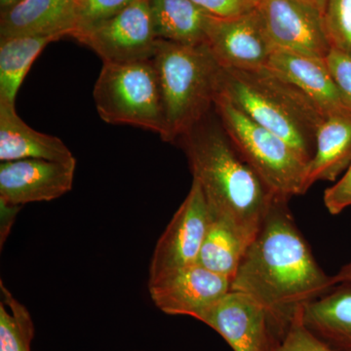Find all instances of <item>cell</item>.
<instances>
[{
  "mask_svg": "<svg viewBox=\"0 0 351 351\" xmlns=\"http://www.w3.org/2000/svg\"><path fill=\"white\" fill-rule=\"evenodd\" d=\"M137 1L138 0H77V22L71 38H75L76 34L110 19Z\"/></svg>",
  "mask_w": 351,
  "mask_h": 351,
  "instance_id": "obj_24",
  "label": "cell"
},
{
  "mask_svg": "<svg viewBox=\"0 0 351 351\" xmlns=\"http://www.w3.org/2000/svg\"><path fill=\"white\" fill-rule=\"evenodd\" d=\"M209 117L210 113L178 142L212 215L249 245L278 197L240 156L219 119L214 121Z\"/></svg>",
  "mask_w": 351,
  "mask_h": 351,
  "instance_id": "obj_2",
  "label": "cell"
},
{
  "mask_svg": "<svg viewBox=\"0 0 351 351\" xmlns=\"http://www.w3.org/2000/svg\"><path fill=\"white\" fill-rule=\"evenodd\" d=\"M248 244L211 213V221L201 246L197 263L232 281Z\"/></svg>",
  "mask_w": 351,
  "mask_h": 351,
  "instance_id": "obj_21",
  "label": "cell"
},
{
  "mask_svg": "<svg viewBox=\"0 0 351 351\" xmlns=\"http://www.w3.org/2000/svg\"><path fill=\"white\" fill-rule=\"evenodd\" d=\"M0 207H1V242L3 243L7 235H8L10 226H12L16 214L19 212L21 206L7 204L3 201H0Z\"/></svg>",
  "mask_w": 351,
  "mask_h": 351,
  "instance_id": "obj_29",
  "label": "cell"
},
{
  "mask_svg": "<svg viewBox=\"0 0 351 351\" xmlns=\"http://www.w3.org/2000/svg\"><path fill=\"white\" fill-rule=\"evenodd\" d=\"M157 38L182 44L206 43L211 16L191 0H149Z\"/></svg>",
  "mask_w": 351,
  "mask_h": 351,
  "instance_id": "obj_19",
  "label": "cell"
},
{
  "mask_svg": "<svg viewBox=\"0 0 351 351\" xmlns=\"http://www.w3.org/2000/svg\"><path fill=\"white\" fill-rule=\"evenodd\" d=\"M215 112L240 156L278 198L306 193L307 164L282 138L217 95Z\"/></svg>",
  "mask_w": 351,
  "mask_h": 351,
  "instance_id": "obj_5",
  "label": "cell"
},
{
  "mask_svg": "<svg viewBox=\"0 0 351 351\" xmlns=\"http://www.w3.org/2000/svg\"><path fill=\"white\" fill-rule=\"evenodd\" d=\"M103 63H133L154 58L157 38L149 0H138L110 19L76 34Z\"/></svg>",
  "mask_w": 351,
  "mask_h": 351,
  "instance_id": "obj_7",
  "label": "cell"
},
{
  "mask_svg": "<svg viewBox=\"0 0 351 351\" xmlns=\"http://www.w3.org/2000/svg\"><path fill=\"white\" fill-rule=\"evenodd\" d=\"M335 282L337 284H350L351 285V262L346 263L334 276Z\"/></svg>",
  "mask_w": 351,
  "mask_h": 351,
  "instance_id": "obj_30",
  "label": "cell"
},
{
  "mask_svg": "<svg viewBox=\"0 0 351 351\" xmlns=\"http://www.w3.org/2000/svg\"><path fill=\"white\" fill-rule=\"evenodd\" d=\"M277 50L325 59L331 50L323 15L302 0H262L258 8Z\"/></svg>",
  "mask_w": 351,
  "mask_h": 351,
  "instance_id": "obj_9",
  "label": "cell"
},
{
  "mask_svg": "<svg viewBox=\"0 0 351 351\" xmlns=\"http://www.w3.org/2000/svg\"><path fill=\"white\" fill-rule=\"evenodd\" d=\"M22 159L76 161L61 138L34 130L18 115L15 104L0 101V160Z\"/></svg>",
  "mask_w": 351,
  "mask_h": 351,
  "instance_id": "obj_16",
  "label": "cell"
},
{
  "mask_svg": "<svg viewBox=\"0 0 351 351\" xmlns=\"http://www.w3.org/2000/svg\"><path fill=\"white\" fill-rule=\"evenodd\" d=\"M288 201L274 200L230 285L267 311L280 339L301 307L338 285L316 262Z\"/></svg>",
  "mask_w": 351,
  "mask_h": 351,
  "instance_id": "obj_1",
  "label": "cell"
},
{
  "mask_svg": "<svg viewBox=\"0 0 351 351\" xmlns=\"http://www.w3.org/2000/svg\"><path fill=\"white\" fill-rule=\"evenodd\" d=\"M21 0H0V8L2 11H5L7 9L11 8L14 5L20 2Z\"/></svg>",
  "mask_w": 351,
  "mask_h": 351,
  "instance_id": "obj_32",
  "label": "cell"
},
{
  "mask_svg": "<svg viewBox=\"0 0 351 351\" xmlns=\"http://www.w3.org/2000/svg\"><path fill=\"white\" fill-rule=\"evenodd\" d=\"M306 3L311 4V6L315 7L317 10H319L321 14L324 13L325 6H326L327 0H302Z\"/></svg>",
  "mask_w": 351,
  "mask_h": 351,
  "instance_id": "obj_31",
  "label": "cell"
},
{
  "mask_svg": "<svg viewBox=\"0 0 351 351\" xmlns=\"http://www.w3.org/2000/svg\"><path fill=\"white\" fill-rule=\"evenodd\" d=\"M267 66L306 95L324 117L348 110L343 106L325 59L276 49Z\"/></svg>",
  "mask_w": 351,
  "mask_h": 351,
  "instance_id": "obj_15",
  "label": "cell"
},
{
  "mask_svg": "<svg viewBox=\"0 0 351 351\" xmlns=\"http://www.w3.org/2000/svg\"><path fill=\"white\" fill-rule=\"evenodd\" d=\"M351 164V112L327 115L316 134L315 152L307 164L306 189L316 182L336 181Z\"/></svg>",
  "mask_w": 351,
  "mask_h": 351,
  "instance_id": "obj_17",
  "label": "cell"
},
{
  "mask_svg": "<svg viewBox=\"0 0 351 351\" xmlns=\"http://www.w3.org/2000/svg\"><path fill=\"white\" fill-rule=\"evenodd\" d=\"M302 322L334 351H351V285L338 284L329 293L308 302Z\"/></svg>",
  "mask_w": 351,
  "mask_h": 351,
  "instance_id": "obj_18",
  "label": "cell"
},
{
  "mask_svg": "<svg viewBox=\"0 0 351 351\" xmlns=\"http://www.w3.org/2000/svg\"><path fill=\"white\" fill-rule=\"evenodd\" d=\"M135 351H137V350H135Z\"/></svg>",
  "mask_w": 351,
  "mask_h": 351,
  "instance_id": "obj_33",
  "label": "cell"
},
{
  "mask_svg": "<svg viewBox=\"0 0 351 351\" xmlns=\"http://www.w3.org/2000/svg\"><path fill=\"white\" fill-rule=\"evenodd\" d=\"M232 281L199 263L182 267L149 283L152 301L169 315L198 317L230 291Z\"/></svg>",
  "mask_w": 351,
  "mask_h": 351,
  "instance_id": "obj_11",
  "label": "cell"
},
{
  "mask_svg": "<svg viewBox=\"0 0 351 351\" xmlns=\"http://www.w3.org/2000/svg\"><path fill=\"white\" fill-rule=\"evenodd\" d=\"M323 21L331 48L351 56V0H327Z\"/></svg>",
  "mask_w": 351,
  "mask_h": 351,
  "instance_id": "obj_23",
  "label": "cell"
},
{
  "mask_svg": "<svg viewBox=\"0 0 351 351\" xmlns=\"http://www.w3.org/2000/svg\"><path fill=\"white\" fill-rule=\"evenodd\" d=\"M197 320L219 332L233 351H272L280 341L267 311L237 291H228Z\"/></svg>",
  "mask_w": 351,
  "mask_h": 351,
  "instance_id": "obj_10",
  "label": "cell"
},
{
  "mask_svg": "<svg viewBox=\"0 0 351 351\" xmlns=\"http://www.w3.org/2000/svg\"><path fill=\"white\" fill-rule=\"evenodd\" d=\"M206 43L223 68L267 66L276 50L258 10L232 19L211 17L207 27Z\"/></svg>",
  "mask_w": 351,
  "mask_h": 351,
  "instance_id": "obj_13",
  "label": "cell"
},
{
  "mask_svg": "<svg viewBox=\"0 0 351 351\" xmlns=\"http://www.w3.org/2000/svg\"><path fill=\"white\" fill-rule=\"evenodd\" d=\"M152 63L162 95L164 142L177 143L214 108L219 66L206 43L157 39Z\"/></svg>",
  "mask_w": 351,
  "mask_h": 351,
  "instance_id": "obj_4",
  "label": "cell"
},
{
  "mask_svg": "<svg viewBox=\"0 0 351 351\" xmlns=\"http://www.w3.org/2000/svg\"><path fill=\"white\" fill-rule=\"evenodd\" d=\"M325 207L332 215H339L351 207V164L345 175L324 193Z\"/></svg>",
  "mask_w": 351,
  "mask_h": 351,
  "instance_id": "obj_28",
  "label": "cell"
},
{
  "mask_svg": "<svg viewBox=\"0 0 351 351\" xmlns=\"http://www.w3.org/2000/svg\"><path fill=\"white\" fill-rule=\"evenodd\" d=\"M77 22V0H21L2 11L0 39L21 36H73Z\"/></svg>",
  "mask_w": 351,
  "mask_h": 351,
  "instance_id": "obj_14",
  "label": "cell"
},
{
  "mask_svg": "<svg viewBox=\"0 0 351 351\" xmlns=\"http://www.w3.org/2000/svg\"><path fill=\"white\" fill-rule=\"evenodd\" d=\"M0 351H31L36 327L31 313L0 281Z\"/></svg>",
  "mask_w": 351,
  "mask_h": 351,
  "instance_id": "obj_22",
  "label": "cell"
},
{
  "mask_svg": "<svg viewBox=\"0 0 351 351\" xmlns=\"http://www.w3.org/2000/svg\"><path fill=\"white\" fill-rule=\"evenodd\" d=\"M76 161L22 159L0 164V201L22 206L61 197L73 189Z\"/></svg>",
  "mask_w": 351,
  "mask_h": 351,
  "instance_id": "obj_12",
  "label": "cell"
},
{
  "mask_svg": "<svg viewBox=\"0 0 351 351\" xmlns=\"http://www.w3.org/2000/svg\"><path fill=\"white\" fill-rule=\"evenodd\" d=\"M217 95L285 141L304 162L311 160L316 134L324 115L306 95L274 69L221 66Z\"/></svg>",
  "mask_w": 351,
  "mask_h": 351,
  "instance_id": "obj_3",
  "label": "cell"
},
{
  "mask_svg": "<svg viewBox=\"0 0 351 351\" xmlns=\"http://www.w3.org/2000/svg\"><path fill=\"white\" fill-rule=\"evenodd\" d=\"M210 221L211 211L206 197L199 182L193 179L186 199L157 241L149 265V283L197 263Z\"/></svg>",
  "mask_w": 351,
  "mask_h": 351,
  "instance_id": "obj_8",
  "label": "cell"
},
{
  "mask_svg": "<svg viewBox=\"0 0 351 351\" xmlns=\"http://www.w3.org/2000/svg\"><path fill=\"white\" fill-rule=\"evenodd\" d=\"M97 112L113 125L166 133L162 95L152 60L104 63L93 91Z\"/></svg>",
  "mask_w": 351,
  "mask_h": 351,
  "instance_id": "obj_6",
  "label": "cell"
},
{
  "mask_svg": "<svg viewBox=\"0 0 351 351\" xmlns=\"http://www.w3.org/2000/svg\"><path fill=\"white\" fill-rule=\"evenodd\" d=\"M325 62L343 106L351 112V56L331 48L325 58Z\"/></svg>",
  "mask_w": 351,
  "mask_h": 351,
  "instance_id": "obj_26",
  "label": "cell"
},
{
  "mask_svg": "<svg viewBox=\"0 0 351 351\" xmlns=\"http://www.w3.org/2000/svg\"><path fill=\"white\" fill-rule=\"evenodd\" d=\"M302 307L272 351H334L307 329L302 322Z\"/></svg>",
  "mask_w": 351,
  "mask_h": 351,
  "instance_id": "obj_25",
  "label": "cell"
},
{
  "mask_svg": "<svg viewBox=\"0 0 351 351\" xmlns=\"http://www.w3.org/2000/svg\"><path fill=\"white\" fill-rule=\"evenodd\" d=\"M204 12L218 19H232L258 10L262 0H191Z\"/></svg>",
  "mask_w": 351,
  "mask_h": 351,
  "instance_id": "obj_27",
  "label": "cell"
},
{
  "mask_svg": "<svg viewBox=\"0 0 351 351\" xmlns=\"http://www.w3.org/2000/svg\"><path fill=\"white\" fill-rule=\"evenodd\" d=\"M51 36H21L0 39V101L15 104L32 64L50 43Z\"/></svg>",
  "mask_w": 351,
  "mask_h": 351,
  "instance_id": "obj_20",
  "label": "cell"
}]
</instances>
